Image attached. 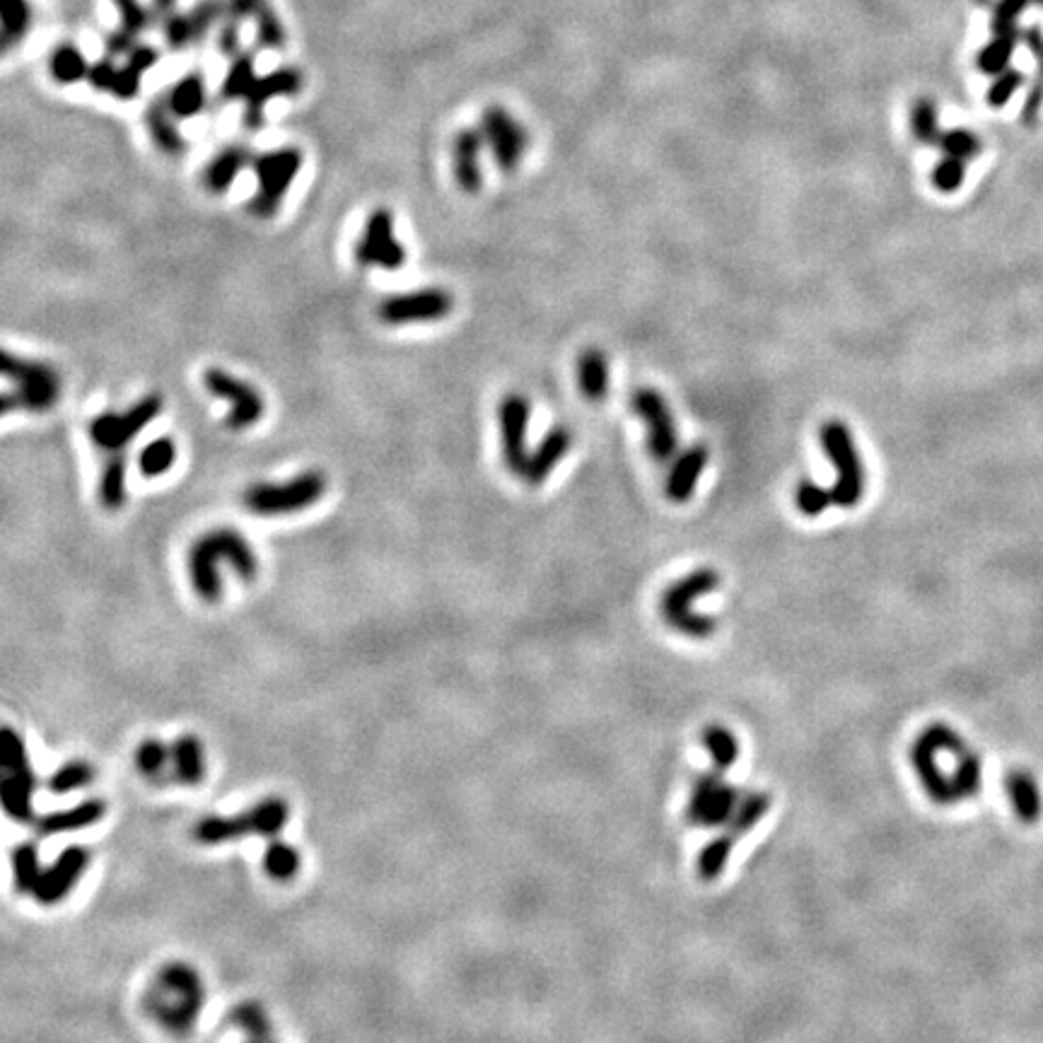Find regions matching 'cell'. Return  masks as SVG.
<instances>
[{"label": "cell", "mask_w": 1043, "mask_h": 1043, "mask_svg": "<svg viewBox=\"0 0 1043 1043\" xmlns=\"http://www.w3.org/2000/svg\"><path fill=\"white\" fill-rule=\"evenodd\" d=\"M1031 3H1034V5H1039V8H1043V0H1031Z\"/></svg>", "instance_id": "ee69618b"}, {"label": "cell", "mask_w": 1043, "mask_h": 1043, "mask_svg": "<svg viewBox=\"0 0 1043 1043\" xmlns=\"http://www.w3.org/2000/svg\"><path fill=\"white\" fill-rule=\"evenodd\" d=\"M240 165H242L240 155H222L220 160H215V163L208 169V175H206L208 189H213V191L228 189L232 185L234 175H238Z\"/></svg>", "instance_id": "74e56055"}, {"label": "cell", "mask_w": 1043, "mask_h": 1043, "mask_svg": "<svg viewBox=\"0 0 1043 1043\" xmlns=\"http://www.w3.org/2000/svg\"><path fill=\"white\" fill-rule=\"evenodd\" d=\"M106 804L102 800H85L80 804L71 806V810L51 812L39 819V834L41 836H59V834H71L80 831L85 826L97 824L104 816Z\"/></svg>", "instance_id": "d6986e66"}, {"label": "cell", "mask_w": 1043, "mask_h": 1043, "mask_svg": "<svg viewBox=\"0 0 1043 1043\" xmlns=\"http://www.w3.org/2000/svg\"><path fill=\"white\" fill-rule=\"evenodd\" d=\"M171 778L181 785H199L206 778V751L199 737L181 735L171 745Z\"/></svg>", "instance_id": "ffe728a7"}, {"label": "cell", "mask_w": 1043, "mask_h": 1043, "mask_svg": "<svg viewBox=\"0 0 1043 1043\" xmlns=\"http://www.w3.org/2000/svg\"><path fill=\"white\" fill-rule=\"evenodd\" d=\"M300 160L295 153H278L259 163V196L252 201V213L259 218H271L290 181H293Z\"/></svg>", "instance_id": "9a60e30c"}, {"label": "cell", "mask_w": 1043, "mask_h": 1043, "mask_svg": "<svg viewBox=\"0 0 1043 1043\" xmlns=\"http://www.w3.org/2000/svg\"><path fill=\"white\" fill-rule=\"evenodd\" d=\"M203 386H206L208 394L230 404L228 418H225L228 428L250 430L262 421L266 406L264 396L256 392L254 384L234 378V374L225 372L222 368H208L203 372Z\"/></svg>", "instance_id": "9c48e42d"}, {"label": "cell", "mask_w": 1043, "mask_h": 1043, "mask_svg": "<svg viewBox=\"0 0 1043 1043\" xmlns=\"http://www.w3.org/2000/svg\"><path fill=\"white\" fill-rule=\"evenodd\" d=\"M250 812L254 816L256 836H266V838H276L285 829V824L290 819V806L281 798H266L259 804H254Z\"/></svg>", "instance_id": "83f0119b"}, {"label": "cell", "mask_w": 1043, "mask_h": 1043, "mask_svg": "<svg viewBox=\"0 0 1043 1043\" xmlns=\"http://www.w3.org/2000/svg\"><path fill=\"white\" fill-rule=\"evenodd\" d=\"M39 780L37 778H23V776H10V773H0V806L3 812L20 824H27L35 819V806H31V798H35Z\"/></svg>", "instance_id": "44dd1931"}, {"label": "cell", "mask_w": 1043, "mask_h": 1043, "mask_svg": "<svg viewBox=\"0 0 1043 1043\" xmlns=\"http://www.w3.org/2000/svg\"><path fill=\"white\" fill-rule=\"evenodd\" d=\"M177 461V443L171 437H157L153 443L145 445L141 457H138V469L148 479L163 476L167 471L175 467Z\"/></svg>", "instance_id": "4316f807"}, {"label": "cell", "mask_w": 1043, "mask_h": 1043, "mask_svg": "<svg viewBox=\"0 0 1043 1043\" xmlns=\"http://www.w3.org/2000/svg\"><path fill=\"white\" fill-rule=\"evenodd\" d=\"M300 863H303V857H300L297 848L290 845V843H283V841H276V838L271 843H268L266 853H264L266 875L276 879V881L295 879V875L300 873Z\"/></svg>", "instance_id": "484cf974"}, {"label": "cell", "mask_w": 1043, "mask_h": 1043, "mask_svg": "<svg viewBox=\"0 0 1043 1043\" xmlns=\"http://www.w3.org/2000/svg\"><path fill=\"white\" fill-rule=\"evenodd\" d=\"M913 766L925 792L938 804H959L976 798L983 763L956 729L932 725L913 745Z\"/></svg>", "instance_id": "6da1fadb"}, {"label": "cell", "mask_w": 1043, "mask_h": 1043, "mask_svg": "<svg viewBox=\"0 0 1043 1043\" xmlns=\"http://www.w3.org/2000/svg\"><path fill=\"white\" fill-rule=\"evenodd\" d=\"M633 414L648 423V449L654 461H670L679 449V430L664 396L654 390H638L631 399Z\"/></svg>", "instance_id": "7c38bea8"}, {"label": "cell", "mask_w": 1043, "mask_h": 1043, "mask_svg": "<svg viewBox=\"0 0 1043 1043\" xmlns=\"http://www.w3.org/2000/svg\"><path fill=\"white\" fill-rule=\"evenodd\" d=\"M530 416H532V404L522 394L503 396L498 404L503 457L508 469L518 476L524 474L526 461H530V451H526V428H530Z\"/></svg>", "instance_id": "4fadbf2b"}, {"label": "cell", "mask_w": 1043, "mask_h": 1043, "mask_svg": "<svg viewBox=\"0 0 1043 1043\" xmlns=\"http://www.w3.org/2000/svg\"><path fill=\"white\" fill-rule=\"evenodd\" d=\"M1029 5H1031V0H995V3H991V10H993L991 29H993V35L995 37H1019L1021 39L1017 20Z\"/></svg>", "instance_id": "836d02e7"}, {"label": "cell", "mask_w": 1043, "mask_h": 1043, "mask_svg": "<svg viewBox=\"0 0 1043 1043\" xmlns=\"http://www.w3.org/2000/svg\"><path fill=\"white\" fill-rule=\"evenodd\" d=\"M1039 71H1043V53L1039 56Z\"/></svg>", "instance_id": "7bdbcfd3"}, {"label": "cell", "mask_w": 1043, "mask_h": 1043, "mask_svg": "<svg viewBox=\"0 0 1043 1043\" xmlns=\"http://www.w3.org/2000/svg\"><path fill=\"white\" fill-rule=\"evenodd\" d=\"M0 380L15 386L13 394L23 404V411L29 414H47L61 399V374L44 360H29L0 348Z\"/></svg>", "instance_id": "5b68a950"}, {"label": "cell", "mask_w": 1043, "mask_h": 1043, "mask_svg": "<svg viewBox=\"0 0 1043 1043\" xmlns=\"http://www.w3.org/2000/svg\"><path fill=\"white\" fill-rule=\"evenodd\" d=\"M1021 41H1025L1034 56H1041V53H1043V31L1039 27H1029V29L1021 31Z\"/></svg>", "instance_id": "60d3db41"}, {"label": "cell", "mask_w": 1043, "mask_h": 1043, "mask_svg": "<svg viewBox=\"0 0 1043 1043\" xmlns=\"http://www.w3.org/2000/svg\"><path fill=\"white\" fill-rule=\"evenodd\" d=\"M1041 110H1043V71H1039V75L1034 78V82H1031V88L1025 97V104H1021V122L1034 124L1039 119Z\"/></svg>", "instance_id": "ab89813d"}, {"label": "cell", "mask_w": 1043, "mask_h": 1043, "mask_svg": "<svg viewBox=\"0 0 1043 1043\" xmlns=\"http://www.w3.org/2000/svg\"><path fill=\"white\" fill-rule=\"evenodd\" d=\"M717 585H720V575L711 568H698L686 577L676 580V583L666 589L662 597L664 619L670 621L676 631L686 633V636H694V638L711 636V633L717 628V623L713 619L696 614L691 607L698 597L713 593Z\"/></svg>", "instance_id": "52a82bcc"}, {"label": "cell", "mask_w": 1043, "mask_h": 1043, "mask_svg": "<svg viewBox=\"0 0 1043 1043\" xmlns=\"http://www.w3.org/2000/svg\"><path fill=\"white\" fill-rule=\"evenodd\" d=\"M171 763V747L160 739H145L136 751V766L148 780H160Z\"/></svg>", "instance_id": "4dcf8cb0"}, {"label": "cell", "mask_w": 1043, "mask_h": 1043, "mask_svg": "<svg viewBox=\"0 0 1043 1043\" xmlns=\"http://www.w3.org/2000/svg\"><path fill=\"white\" fill-rule=\"evenodd\" d=\"M1005 792L1021 822L1034 824L1039 819L1043 812V794L1036 778L1031 776L1029 771H1021V768L1009 771L1005 778Z\"/></svg>", "instance_id": "ac0fdd59"}, {"label": "cell", "mask_w": 1043, "mask_h": 1043, "mask_svg": "<svg viewBox=\"0 0 1043 1043\" xmlns=\"http://www.w3.org/2000/svg\"><path fill=\"white\" fill-rule=\"evenodd\" d=\"M962 181H964V163H962V160L944 157L942 163L934 167V171H932V185L938 187L940 191L950 193L954 189H959Z\"/></svg>", "instance_id": "f35d334b"}, {"label": "cell", "mask_w": 1043, "mask_h": 1043, "mask_svg": "<svg viewBox=\"0 0 1043 1043\" xmlns=\"http://www.w3.org/2000/svg\"><path fill=\"white\" fill-rule=\"evenodd\" d=\"M232 1021L250 1036V1041H268L274 1036L271 1019H268L266 1009L259 1003H254V1000H246V1003L234 1007Z\"/></svg>", "instance_id": "f1b7e54d"}, {"label": "cell", "mask_w": 1043, "mask_h": 1043, "mask_svg": "<svg viewBox=\"0 0 1043 1043\" xmlns=\"http://www.w3.org/2000/svg\"><path fill=\"white\" fill-rule=\"evenodd\" d=\"M90 867V851L82 845H68L53 863L41 873L35 889V899L41 906H53L66 899L75 885L82 879L85 869Z\"/></svg>", "instance_id": "5bb4252c"}, {"label": "cell", "mask_w": 1043, "mask_h": 1043, "mask_svg": "<svg viewBox=\"0 0 1043 1043\" xmlns=\"http://www.w3.org/2000/svg\"><path fill=\"white\" fill-rule=\"evenodd\" d=\"M163 396L160 394H148L141 402H136L133 406H128L126 411H106L92 418L88 425L90 443L94 447H100L104 451H124L131 443L133 437H138L143 430L155 421V418L163 414Z\"/></svg>", "instance_id": "ba28073f"}, {"label": "cell", "mask_w": 1043, "mask_h": 1043, "mask_svg": "<svg viewBox=\"0 0 1043 1043\" xmlns=\"http://www.w3.org/2000/svg\"><path fill=\"white\" fill-rule=\"evenodd\" d=\"M10 860H13L15 889L20 891V894H35V889H37L39 879H41V873H44L37 845L35 843L15 845Z\"/></svg>", "instance_id": "d4e9b609"}, {"label": "cell", "mask_w": 1043, "mask_h": 1043, "mask_svg": "<svg viewBox=\"0 0 1043 1043\" xmlns=\"http://www.w3.org/2000/svg\"><path fill=\"white\" fill-rule=\"evenodd\" d=\"M100 503L106 510H122L126 503V457L124 451H116L112 459L106 461L100 476Z\"/></svg>", "instance_id": "cb8c5ba5"}, {"label": "cell", "mask_w": 1043, "mask_h": 1043, "mask_svg": "<svg viewBox=\"0 0 1043 1043\" xmlns=\"http://www.w3.org/2000/svg\"><path fill=\"white\" fill-rule=\"evenodd\" d=\"M570 445H573V435H570V430L563 425L554 428L551 433L542 440V445L534 449V455H530V461H526V469L522 474L526 483L534 488L542 486V483L551 476V471L556 469L558 461L568 455Z\"/></svg>", "instance_id": "2e32d148"}, {"label": "cell", "mask_w": 1043, "mask_h": 1043, "mask_svg": "<svg viewBox=\"0 0 1043 1043\" xmlns=\"http://www.w3.org/2000/svg\"><path fill=\"white\" fill-rule=\"evenodd\" d=\"M356 262L362 268H384V271H399L406 264V250L394 238V218L390 211H374L365 222L356 244Z\"/></svg>", "instance_id": "8fae6325"}, {"label": "cell", "mask_w": 1043, "mask_h": 1043, "mask_svg": "<svg viewBox=\"0 0 1043 1043\" xmlns=\"http://www.w3.org/2000/svg\"><path fill=\"white\" fill-rule=\"evenodd\" d=\"M705 465H708V449L703 445L686 449L684 455L672 465L670 479H666V498L672 503H686L691 498Z\"/></svg>", "instance_id": "e0dca14e"}, {"label": "cell", "mask_w": 1043, "mask_h": 1043, "mask_svg": "<svg viewBox=\"0 0 1043 1043\" xmlns=\"http://www.w3.org/2000/svg\"><path fill=\"white\" fill-rule=\"evenodd\" d=\"M13 411H23V404H20L17 396L15 394H0V418L13 414Z\"/></svg>", "instance_id": "b9f144b4"}, {"label": "cell", "mask_w": 1043, "mask_h": 1043, "mask_svg": "<svg viewBox=\"0 0 1043 1043\" xmlns=\"http://www.w3.org/2000/svg\"><path fill=\"white\" fill-rule=\"evenodd\" d=\"M329 481L321 471H303L281 483H254L244 491V508L259 518H281V514H295L309 510L325 498Z\"/></svg>", "instance_id": "277c9868"}, {"label": "cell", "mask_w": 1043, "mask_h": 1043, "mask_svg": "<svg viewBox=\"0 0 1043 1043\" xmlns=\"http://www.w3.org/2000/svg\"><path fill=\"white\" fill-rule=\"evenodd\" d=\"M1021 85H1025V75H1021V71L1007 68L1000 75H995V80L985 92V102L991 106H1005L1009 100H1013Z\"/></svg>", "instance_id": "8d00e7d4"}, {"label": "cell", "mask_w": 1043, "mask_h": 1043, "mask_svg": "<svg viewBox=\"0 0 1043 1043\" xmlns=\"http://www.w3.org/2000/svg\"><path fill=\"white\" fill-rule=\"evenodd\" d=\"M246 1043H274V1041H271V1039H268V1041H246Z\"/></svg>", "instance_id": "f6af8a7d"}, {"label": "cell", "mask_w": 1043, "mask_h": 1043, "mask_svg": "<svg viewBox=\"0 0 1043 1043\" xmlns=\"http://www.w3.org/2000/svg\"><path fill=\"white\" fill-rule=\"evenodd\" d=\"M938 145L944 150V155L962 160V163H969V160H976L978 153H981V141H978L976 133L966 131V128H952V131L942 133Z\"/></svg>", "instance_id": "d590c367"}, {"label": "cell", "mask_w": 1043, "mask_h": 1043, "mask_svg": "<svg viewBox=\"0 0 1043 1043\" xmlns=\"http://www.w3.org/2000/svg\"><path fill=\"white\" fill-rule=\"evenodd\" d=\"M822 447L836 469V486L831 488L834 505L838 508H855L865 491L863 461L855 449L853 433L841 421H826L822 425Z\"/></svg>", "instance_id": "8992f818"}, {"label": "cell", "mask_w": 1043, "mask_h": 1043, "mask_svg": "<svg viewBox=\"0 0 1043 1043\" xmlns=\"http://www.w3.org/2000/svg\"><path fill=\"white\" fill-rule=\"evenodd\" d=\"M1019 37H993V41L978 51L976 66L985 75H1000L1009 68V61L1015 56Z\"/></svg>", "instance_id": "f546056e"}, {"label": "cell", "mask_w": 1043, "mask_h": 1043, "mask_svg": "<svg viewBox=\"0 0 1043 1043\" xmlns=\"http://www.w3.org/2000/svg\"><path fill=\"white\" fill-rule=\"evenodd\" d=\"M230 565L244 583L259 575V556L250 539L232 526H218L201 534L187 551V573L196 595L215 605L222 597L220 568Z\"/></svg>", "instance_id": "7a4b0ae2"}, {"label": "cell", "mask_w": 1043, "mask_h": 1043, "mask_svg": "<svg viewBox=\"0 0 1043 1043\" xmlns=\"http://www.w3.org/2000/svg\"><path fill=\"white\" fill-rule=\"evenodd\" d=\"M911 128H913V136H916L920 143H928V145L940 143L942 133L938 124V106H934V102L928 100V97H920V100H916V104H913Z\"/></svg>", "instance_id": "1f68e13d"}, {"label": "cell", "mask_w": 1043, "mask_h": 1043, "mask_svg": "<svg viewBox=\"0 0 1043 1043\" xmlns=\"http://www.w3.org/2000/svg\"><path fill=\"white\" fill-rule=\"evenodd\" d=\"M577 384L589 402H601L609 394V360L601 351L587 348L577 358Z\"/></svg>", "instance_id": "7402d4cb"}, {"label": "cell", "mask_w": 1043, "mask_h": 1043, "mask_svg": "<svg viewBox=\"0 0 1043 1043\" xmlns=\"http://www.w3.org/2000/svg\"><path fill=\"white\" fill-rule=\"evenodd\" d=\"M0 773H10V776H23V778H37L27 756L25 739L13 727H0Z\"/></svg>", "instance_id": "603a6c76"}, {"label": "cell", "mask_w": 1043, "mask_h": 1043, "mask_svg": "<svg viewBox=\"0 0 1043 1043\" xmlns=\"http://www.w3.org/2000/svg\"><path fill=\"white\" fill-rule=\"evenodd\" d=\"M451 307H455V297H451V293H447L445 288H418L414 293H402L382 300L378 307V317L390 327L421 325V321L445 319Z\"/></svg>", "instance_id": "30bf717a"}, {"label": "cell", "mask_w": 1043, "mask_h": 1043, "mask_svg": "<svg viewBox=\"0 0 1043 1043\" xmlns=\"http://www.w3.org/2000/svg\"><path fill=\"white\" fill-rule=\"evenodd\" d=\"M794 505L804 514V518H819L824 510H829L834 505L831 491L822 488L819 483L814 481H800V486L794 488Z\"/></svg>", "instance_id": "e575fe53"}, {"label": "cell", "mask_w": 1043, "mask_h": 1043, "mask_svg": "<svg viewBox=\"0 0 1043 1043\" xmlns=\"http://www.w3.org/2000/svg\"><path fill=\"white\" fill-rule=\"evenodd\" d=\"M92 780H94V768L88 761H71L49 778V790L53 794H68L73 790L88 788Z\"/></svg>", "instance_id": "d6a6232c"}, {"label": "cell", "mask_w": 1043, "mask_h": 1043, "mask_svg": "<svg viewBox=\"0 0 1043 1043\" xmlns=\"http://www.w3.org/2000/svg\"><path fill=\"white\" fill-rule=\"evenodd\" d=\"M203 981L199 971L185 962L165 964L143 997L148 1015L175 1036H187L196 1027L203 1009Z\"/></svg>", "instance_id": "3957f363"}]
</instances>
